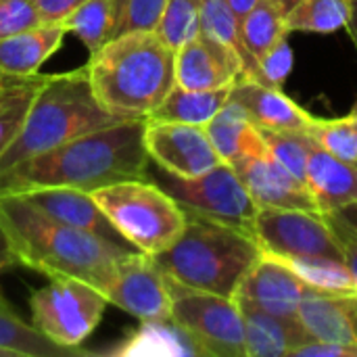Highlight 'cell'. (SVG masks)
I'll list each match as a JSON object with an SVG mask.
<instances>
[{
  "mask_svg": "<svg viewBox=\"0 0 357 357\" xmlns=\"http://www.w3.org/2000/svg\"><path fill=\"white\" fill-rule=\"evenodd\" d=\"M144 128L146 119H121L75 136L0 174V192L17 195L36 188L92 192L121 180L149 178Z\"/></svg>",
  "mask_w": 357,
  "mask_h": 357,
  "instance_id": "obj_1",
  "label": "cell"
},
{
  "mask_svg": "<svg viewBox=\"0 0 357 357\" xmlns=\"http://www.w3.org/2000/svg\"><path fill=\"white\" fill-rule=\"evenodd\" d=\"M0 236L17 264L48 278H77L105 295L117 264L136 249L61 224L21 195L0 192Z\"/></svg>",
  "mask_w": 357,
  "mask_h": 357,
  "instance_id": "obj_2",
  "label": "cell"
},
{
  "mask_svg": "<svg viewBox=\"0 0 357 357\" xmlns=\"http://www.w3.org/2000/svg\"><path fill=\"white\" fill-rule=\"evenodd\" d=\"M100 107L119 119H149L176 86V50L155 31L107 40L86 65Z\"/></svg>",
  "mask_w": 357,
  "mask_h": 357,
  "instance_id": "obj_3",
  "label": "cell"
},
{
  "mask_svg": "<svg viewBox=\"0 0 357 357\" xmlns=\"http://www.w3.org/2000/svg\"><path fill=\"white\" fill-rule=\"evenodd\" d=\"M259 255L261 247L253 234L186 211L182 234L153 255V261L184 287L234 297Z\"/></svg>",
  "mask_w": 357,
  "mask_h": 357,
  "instance_id": "obj_4",
  "label": "cell"
},
{
  "mask_svg": "<svg viewBox=\"0 0 357 357\" xmlns=\"http://www.w3.org/2000/svg\"><path fill=\"white\" fill-rule=\"evenodd\" d=\"M121 121L96 100L86 67L44 75L23 128L0 155V174L75 136Z\"/></svg>",
  "mask_w": 357,
  "mask_h": 357,
  "instance_id": "obj_5",
  "label": "cell"
},
{
  "mask_svg": "<svg viewBox=\"0 0 357 357\" xmlns=\"http://www.w3.org/2000/svg\"><path fill=\"white\" fill-rule=\"evenodd\" d=\"M90 195L117 234L151 257L165 251L186 226V211L151 178L121 180Z\"/></svg>",
  "mask_w": 357,
  "mask_h": 357,
  "instance_id": "obj_6",
  "label": "cell"
},
{
  "mask_svg": "<svg viewBox=\"0 0 357 357\" xmlns=\"http://www.w3.org/2000/svg\"><path fill=\"white\" fill-rule=\"evenodd\" d=\"M149 178L157 182L184 211L234 226L255 236L257 205L232 165L222 161L201 176L180 178L151 163Z\"/></svg>",
  "mask_w": 357,
  "mask_h": 357,
  "instance_id": "obj_7",
  "label": "cell"
},
{
  "mask_svg": "<svg viewBox=\"0 0 357 357\" xmlns=\"http://www.w3.org/2000/svg\"><path fill=\"white\" fill-rule=\"evenodd\" d=\"M172 320L205 357H247L245 322L234 297L184 287L165 274Z\"/></svg>",
  "mask_w": 357,
  "mask_h": 357,
  "instance_id": "obj_8",
  "label": "cell"
},
{
  "mask_svg": "<svg viewBox=\"0 0 357 357\" xmlns=\"http://www.w3.org/2000/svg\"><path fill=\"white\" fill-rule=\"evenodd\" d=\"M107 297L77 278H50L29 297L31 324L52 343L65 349L79 345L94 333L105 316Z\"/></svg>",
  "mask_w": 357,
  "mask_h": 357,
  "instance_id": "obj_9",
  "label": "cell"
},
{
  "mask_svg": "<svg viewBox=\"0 0 357 357\" xmlns=\"http://www.w3.org/2000/svg\"><path fill=\"white\" fill-rule=\"evenodd\" d=\"M255 238L264 253L280 259L343 261L339 243L324 213L318 211L257 209Z\"/></svg>",
  "mask_w": 357,
  "mask_h": 357,
  "instance_id": "obj_10",
  "label": "cell"
},
{
  "mask_svg": "<svg viewBox=\"0 0 357 357\" xmlns=\"http://www.w3.org/2000/svg\"><path fill=\"white\" fill-rule=\"evenodd\" d=\"M105 297L111 305L140 322L172 318V297L165 274L151 255L140 251L130 253L117 264Z\"/></svg>",
  "mask_w": 357,
  "mask_h": 357,
  "instance_id": "obj_11",
  "label": "cell"
},
{
  "mask_svg": "<svg viewBox=\"0 0 357 357\" xmlns=\"http://www.w3.org/2000/svg\"><path fill=\"white\" fill-rule=\"evenodd\" d=\"M144 146L151 163L180 178L201 176L222 163L203 126L146 119Z\"/></svg>",
  "mask_w": 357,
  "mask_h": 357,
  "instance_id": "obj_12",
  "label": "cell"
},
{
  "mask_svg": "<svg viewBox=\"0 0 357 357\" xmlns=\"http://www.w3.org/2000/svg\"><path fill=\"white\" fill-rule=\"evenodd\" d=\"M318 295L295 270L278 257L264 253L249 268L234 295L236 301L255 305L282 318H299L303 299Z\"/></svg>",
  "mask_w": 357,
  "mask_h": 357,
  "instance_id": "obj_13",
  "label": "cell"
},
{
  "mask_svg": "<svg viewBox=\"0 0 357 357\" xmlns=\"http://www.w3.org/2000/svg\"><path fill=\"white\" fill-rule=\"evenodd\" d=\"M232 167L257 209H305L320 213L307 184L282 167L270 153L243 159Z\"/></svg>",
  "mask_w": 357,
  "mask_h": 357,
  "instance_id": "obj_14",
  "label": "cell"
},
{
  "mask_svg": "<svg viewBox=\"0 0 357 357\" xmlns=\"http://www.w3.org/2000/svg\"><path fill=\"white\" fill-rule=\"evenodd\" d=\"M238 79H245L241 56L203 33L176 50V86L218 90L234 86Z\"/></svg>",
  "mask_w": 357,
  "mask_h": 357,
  "instance_id": "obj_15",
  "label": "cell"
},
{
  "mask_svg": "<svg viewBox=\"0 0 357 357\" xmlns=\"http://www.w3.org/2000/svg\"><path fill=\"white\" fill-rule=\"evenodd\" d=\"M230 100L238 102L261 130L305 132L316 119V115L307 113L282 90L264 86L255 79H238L230 90Z\"/></svg>",
  "mask_w": 357,
  "mask_h": 357,
  "instance_id": "obj_16",
  "label": "cell"
},
{
  "mask_svg": "<svg viewBox=\"0 0 357 357\" xmlns=\"http://www.w3.org/2000/svg\"><path fill=\"white\" fill-rule=\"evenodd\" d=\"M245 322L247 357H293L301 347L316 343L299 318L268 314L245 301H236Z\"/></svg>",
  "mask_w": 357,
  "mask_h": 357,
  "instance_id": "obj_17",
  "label": "cell"
},
{
  "mask_svg": "<svg viewBox=\"0 0 357 357\" xmlns=\"http://www.w3.org/2000/svg\"><path fill=\"white\" fill-rule=\"evenodd\" d=\"M21 195L31 207L42 211L44 215L67 224L71 228L92 232L96 236H105L115 243H126L117 230L111 226V222L105 218L96 201L92 199L90 192L86 190H75V188H36L27 192H17ZM128 245V243H126Z\"/></svg>",
  "mask_w": 357,
  "mask_h": 357,
  "instance_id": "obj_18",
  "label": "cell"
},
{
  "mask_svg": "<svg viewBox=\"0 0 357 357\" xmlns=\"http://www.w3.org/2000/svg\"><path fill=\"white\" fill-rule=\"evenodd\" d=\"M305 184L320 213L341 211L357 203V163L339 159L314 142L307 157Z\"/></svg>",
  "mask_w": 357,
  "mask_h": 357,
  "instance_id": "obj_19",
  "label": "cell"
},
{
  "mask_svg": "<svg viewBox=\"0 0 357 357\" xmlns=\"http://www.w3.org/2000/svg\"><path fill=\"white\" fill-rule=\"evenodd\" d=\"M213 149L228 165H236L243 159L268 155V144L261 128H257L247 111L228 98L218 115L205 126Z\"/></svg>",
  "mask_w": 357,
  "mask_h": 357,
  "instance_id": "obj_20",
  "label": "cell"
},
{
  "mask_svg": "<svg viewBox=\"0 0 357 357\" xmlns=\"http://www.w3.org/2000/svg\"><path fill=\"white\" fill-rule=\"evenodd\" d=\"M299 320L316 343H357V293L312 295L303 299Z\"/></svg>",
  "mask_w": 357,
  "mask_h": 357,
  "instance_id": "obj_21",
  "label": "cell"
},
{
  "mask_svg": "<svg viewBox=\"0 0 357 357\" xmlns=\"http://www.w3.org/2000/svg\"><path fill=\"white\" fill-rule=\"evenodd\" d=\"M63 25L40 23L0 40V73L36 75L40 67L63 46Z\"/></svg>",
  "mask_w": 357,
  "mask_h": 357,
  "instance_id": "obj_22",
  "label": "cell"
},
{
  "mask_svg": "<svg viewBox=\"0 0 357 357\" xmlns=\"http://www.w3.org/2000/svg\"><path fill=\"white\" fill-rule=\"evenodd\" d=\"M111 356L121 357H190L201 356L195 341L172 320H153L140 322L138 331H134L121 345L109 351Z\"/></svg>",
  "mask_w": 357,
  "mask_h": 357,
  "instance_id": "obj_23",
  "label": "cell"
},
{
  "mask_svg": "<svg viewBox=\"0 0 357 357\" xmlns=\"http://www.w3.org/2000/svg\"><path fill=\"white\" fill-rule=\"evenodd\" d=\"M228 88L218 90H188L182 86H174L165 100L157 107V111L149 119L157 121H176V123H190V126H207L218 111L230 98Z\"/></svg>",
  "mask_w": 357,
  "mask_h": 357,
  "instance_id": "obj_24",
  "label": "cell"
},
{
  "mask_svg": "<svg viewBox=\"0 0 357 357\" xmlns=\"http://www.w3.org/2000/svg\"><path fill=\"white\" fill-rule=\"evenodd\" d=\"M0 349L13 357H69L88 356L82 349H65L25 322L13 307L0 297Z\"/></svg>",
  "mask_w": 357,
  "mask_h": 357,
  "instance_id": "obj_25",
  "label": "cell"
},
{
  "mask_svg": "<svg viewBox=\"0 0 357 357\" xmlns=\"http://www.w3.org/2000/svg\"><path fill=\"white\" fill-rule=\"evenodd\" d=\"M44 75H6L0 73V155L15 140L27 111L42 86Z\"/></svg>",
  "mask_w": 357,
  "mask_h": 357,
  "instance_id": "obj_26",
  "label": "cell"
},
{
  "mask_svg": "<svg viewBox=\"0 0 357 357\" xmlns=\"http://www.w3.org/2000/svg\"><path fill=\"white\" fill-rule=\"evenodd\" d=\"M201 33L232 48L243 61L245 79L261 84L259 63L249 54L241 36V19L232 13L226 0H201Z\"/></svg>",
  "mask_w": 357,
  "mask_h": 357,
  "instance_id": "obj_27",
  "label": "cell"
},
{
  "mask_svg": "<svg viewBox=\"0 0 357 357\" xmlns=\"http://www.w3.org/2000/svg\"><path fill=\"white\" fill-rule=\"evenodd\" d=\"M284 15L287 13L274 0H259L241 19V36L245 48L257 63L280 38L291 33Z\"/></svg>",
  "mask_w": 357,
  "mask_h": 357,
  "instance_id": "obj_28",
  "label": "cell"
},
{
  "mask_svg": "<svg viewBox=\"0 0 357 357\" xmlns=\"http://www.w3.org/2000/svg\"><path fill=\"white\" fill-rule=\"evenodd\" d=\"M354 15V0H299L287 15L289 31L333 33L347 27Z\"/></svg>",
  "mask_w": 357,
  "mask_h": 357,
  "instance_id": "obj_29",
  "label": "cell"
},
{
  "mask_svg": "<svg viewBox=\"0 0 357 357\" xmlns=\"http://www.w3.org/2000/svg\"><path fill=\"white\" fill-rule=\"evenodd\" d=\"M61 25L94 54L111 38L113 0H84Z\"/></svg>",
  "mask_w": 357,
  "mask_h": 357,
  "instance_id": "obj_30",
  "label": "cell"
},
{
  "mask_svg": "<svg viewBox=\"0 0 357 357\" xmlns=\"http://www.w3.org/2000/svg\"><path fill=\"white\" fill-rule=\"evenodd\" d=\"M280 259V257H278ZM295 270L318 295H356L357 280L343 261L331 259H280Z\"/></svg>",
  "mask_w": 357,
  "mask_h": 357,
  "instance_id": "obj_31",
  "label": "cell"
},
{
  "mask_svg": "<svg viewBox=\"0 0 357 357\" xmlns=\"http://www.w3.org/2000/svg\"><path fill=\"white\" fill-rule=\"evenodd\" d=\"M155 33L174 50L201 33V0H165Z\"/></svg>",
  "mask_w": 357,
  "mask_h": 357,
  "instance_id": "obj_32",
  "label": "cell"
},
{
  "mask_svg": "<svg viewBox=\"0 0 357 357\" xmlns=\"http://www.w3.org/2000/svg\"><path fill=\"white\" fill-rule=\"evenodd\" d=\"M305 134L324 151L333 153L339 159L357 163V128L351 117H337V119H320L316 117Z\"/></svg>",
  "mask_w": 357,
  "mask_h": 357,
  "instance_id": "obj_33",
  "label": "cell"
},
{
  "mask_svg": "<svg viewBox=\"0 0 357 357\" xmlns=\"http://www.w3.org/2000/svg\"><path fill=\"white\" fill-rule=\"evenodd\" d=\"M165 0H113V25L111 38L132 33V31H155Z\"/></svg>",
  "mask_w": 357,
  "mask_h": 357,
  "instance_id": "obj_34",
  "label": "cell"
},
{
  "mask_svg": "<svg viewBox=\"0 0 357 357\" xmlns=\"http://www.w3.org/2000/svg\"><path fill=\"white\" fill-rule=\"evenodd\" d=\"M261 132L270 157H274L282 167H287L301 182H305V167L314 140L305 132H274V130H261Z\"/></svg>",
  "mask_w": 357,
  "mask_h": 357,
  "instance_id": "obj_35",
  "label": "cell"
},
{
  "mask_svg": "<svg viewBox=\"0 0 357 357\" xmlns=\"http://www.w3.org/2000/svg\"><path fill=\"white\" fill-rule=\"evenodd\" d=\"M289 36L280 38L261 59H259V73H261V84L264 86H272L282 90L293 65H295V56H293V48L287 40Z\"/></svg>",
  "mask_w": 357,
  "mask_h": 357,
  "instance_id": "obj_36",
  "label": "cell"
},
{
  "mask_svg": "<svg viewBox=\"0 0 357 357\" xmlns=\"http://www.w3.org/2000/svg\"><path fill=\"white\" fill-rule=\"evenodd\" d=\"M40 23L33 0H0V40Z\"/></svg>",
  "mask_w": 357,
  "mask_h": 357,
  "instance_id": "obj_37",
  "label": "cell"
},
{
  "mask_svg": "<svg viewBox=\"0 0 357 357\" xmlns=\"http://www.w3.org/2000/svg\"><path fill=\"white\" fill-rule=\"evenodd\" d=\"M324 220L328 222V226L339 243L345 266L349 268V272L357 280V228H354L339 211L324 213Z\"/></svg>",
  "mask_w": 357,
  "mask_h": 357,
  "instance_id": "obj_38",
  "label": "cell"
},
{
  "mask_svg": "<svg viewBox=\"0 0 357 357\" xmlns=\"http://www.w3.org/2000/svg\"><path fill=\"white\" fill-rule=\"evenodd\" d=\"M84 0H33L40 21L46 25H61Z\"/></svg>",
  "mask_w": 357,
  "mask_h": 357,
  "instance_id": "obj_39",
  "label": "cell"
},
{
  "mask_svg": "<svg viewBox=\"0 0 357 357\" xmlns=\"http://www.w3.org/2000/svg\"><path fill=\"white\" fill-rule=\"evenodd\" d=\"M301 357H357V343H312L301 347Z\"/></svg>",
  "mask_w": 357,
  "mask_h": 357,
  "instance_id": "obj_40",
  "label": "cell"
},
{
  "mask_svg": "<svg viewBox=\"0 0 357 357\" xmlns=\"http://www.w3.org/2000/svg\"><path fill=\"white\" fill-rule=\"evenodd\" d=\"M226 2H228V6L232 8V13H234L238 19H243L259 0H226Z\"/></svg>",
  "mask_w": 357,
  "mask_h": 357,
  "instance_id": "obj_41",
  "label": "cell"
},
{
  "mask_svg": "<svg viewBox=\"0 0 357 357\" xmlns=\"http://www.w3.org/2000/svg\"><path fill=\"white\" fill-rule=\"evenodd\" d=\"M15 264H17V261H15V257H13L10 249L6 247L4 238L0 236V274H2V272H6L8 268H13Z\"/></svg>",
  "mask_w": 357,
  "mask_h": 357,
  "instance_id": "obj_42",
  "label": "cell"
},
{
  "mask_svg": "<svg viewBox=\"0 0 357 357\" xmlns=\"http://www.w3.org/2000/svg\"><path fill=\"white\" fill-rule=\"evenodd\" d=\"M354 228H357V203H354V205H347V207H343L341 211H339Z\"/></svg>",
  "mask_w": 357,
  "mask_h": 357,
  "instance_id": "obj_43",
  "label": "cell"
},
{
  "mask_svg": "<svg viewBox=\"0 0 357 357\" xmlns=\"http://www.w3.org/2000/svg\"><path fill=\"white\" fill-rule=\"evenodd\" d=\"M347 31H349V36H351V40H354L357 48V0H354V15H351V19L347 23Z\"/></svg>",
  "mask_w": 357,
  "mask_h": 357,
  "instance_id": "obj_44",
  "label": "cell"
},
{
  "mask_svg": "<svg viewBox=\"0 0 357 357\" xmlns=\"http://www.w3.org/2000/svg\"><path fill=\"white\" fill-rule=\"evenodd\" d=\"M274 2H276V4H278L282 10H284V13H289V10H291V8H293V6H295L299 0H274Z\"/></svg>",
  "mask_w": 357,
  "mask_h": 357,
  "instance_id": "obj_45",
  "label": "cell"
},
{
  "mask_svg": "<svg viewBox=\"0 0 357 357\" xmlns=\"http://www.w3.org/2000/svg\"><path fill=\"white\" fill-rule=\"evenodd\" d=\"M349 117H351V121H354V126L357 128V100L354 102V109H351V113H349Z\"/></svg>",
  "mask_w": 357,
  "mask_h": 357,
  "instance_id": "obj_46",
  "label": "cell"
},
{
  "mask_svg": "<svg viewBox=\"0 0 357 357\" xmlns=\"http://www.w3.org/2000/svg\"><path fill=\"white\" fill-rule=\"evenodd\" d=\"M0 357H13V356H10V354H8L6 349H0Z\"/></svg>",
  "mask_w": 357,
  "mask_h": 357,
  "instance_id": "obj_47",
  "label": "cell"
}]
</instances>
